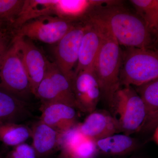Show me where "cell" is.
<instances>
[{
  "label": "cell",
  "mask_w": 158,
  "mask_h": 158,
  "mask_svg": "<svg viewBox=\"0 0 158 158\" xmlns=\"http://www.w3.org/2000/svg\"><path fill=\"white\" fill-rule=\"evenodd\" d=\"M86 17L106 28L120 46L155 49L158 34L136 12L125 7L121 1H111L96 6Z\"/></svg>",
  "instance_id": "6da1fadb"
},
{
  "label": "cell",
  "mask_w": 158,
  "mask_h": 158,
  "mask_svg": "<svg viewBox=\"0 0 158 158\" xmlns=\"http://www.w3.org/2000/svg\"><path fill=\"white\" fill-rule=\"evenodd\" d=\"M101 25L102 27V41L93 71L99 86L101 98L110 109L116 93L121 87L119 75L122 50L112 34Z\"/></svg>",
  "instance_id": "7a4b0ae2"
},
{
  "label": "cell",
  "mask_w": 158,
  "mask_h": 158,
  "mask_svg": "<svg viewBox=\"0 0 158 158\" xmlns=\"http://www.w3.org/2000/svg\"><path fill=\"white\" fill-rule=\"evenodd\" d=\"M157 78V51L131 47L122 51L119 75L121 87H137Z\"/></svg>",
  "instance_id": "3957f363"
},
{
  "label": "cell",
  "mask_w": 158,
  "mask_h": 158,
  "mask_svg": "<svg viewBox=\"0 0 158 158\" xmlns=\"http://www.w3.org/2000/svg\"><path fill=\"white\" fill-rule=\"evenodd\" d=\"M110 110L116 119L119 133L131 136L139 133L145 117V111L143 102L134 87H120Z\"/></svg>",
  "instance_id": "277c9868"
},
{
  "label": "cell",
  "mask_w": 158,
  "mask_h": 158,
  "mask_svg": "<svg viewBox=\"0 0 158 158\" xmlns=\"http://www.w3.org/2000/svg\"><path fill=\"white\" fill-rule=\"evenodd\" d=\"M0 89L25 102L32 94L21 55L14 39L0 62Z\"/></svg>",
  "instance_id": "5b68a950"
},
{
  "label": "cell",
  "mask_w": 158,
  "mask_h": 158,
  "mask_svg": "<svg viewBox=\"0 0 158 158\" xmlns=\"http://www.w3.org/2000/svg\"><path fill=\"white\" fill-rule=\"evenodd\" d=\"M76 23L55 15H49L30 21L15 30L14 37H25L48 44H56Z\"/></svg>",
  "instance_id": "8992f818"
},
{
  "label": "cell",
  "mask_w": 158,
  "mask_h": 158,
  "mask_svg": "<svg viewBox=\"0 0 158 158\" xmlns=\"http://www.w3.org/2000/svg\"><path fill=\"white\" fill-rule=\"evenodd\" d=\"M86 24L85 19L78 21L56 44L54 49V62L71 83L77 63L79 49Z\"/></svg>",
  "instance_id": "52a82bcc"
},
{
  "label": "cell",
  "mask_w": 158,
  "mask_h": 158,
  "mask_svg": "<svg viewBox=\"0 0 158 158\" xmlns=\"http://www.w3.org/2000/svg\"><path fill=\"white\" fill-rule=\"evenodd\" d=\"M14 40L21 55L32 94L35 96L37 87L45 76L48 60L30 39L14 37Z\"/></svg>",
  "instance_id": "ba28073f"
},
{
  "label": "cell",
  "mask_w": 158,
  "mask_h": 158,
  "mask_svg": "<svg viewBox=\"0 0 158 158\" xmlns=\"http://www.w3.org/2000/svg\"><path fill=\"white\" fill-rule=\"evenodd\" d=\"M72 84L77 110L88 113L96 110L101 93L94 71L80 72L74 77Z\"/></svg>",
  "instance_id": "9c48e42d"
},
{
  "label": "cell",
  "mask_w": 158,
  "mask_h": 158,
  "mask_svg": "<svg viewBox=\"0 0 158 158\" xmlns=\"http://www.w3.org/2000/svg\"><path fill=\"white\" fill-rule=\"evenodd\" d=\"M85 19L87 23L86 27L80 45L74 77L82 71H93L94 62L102 41L101 25L88 18Z\"/></svg>",
  "instance_id": "30bf717a"
},
{
  "label": "cell",
  "mask_w": 158,
  "mask_h": 158,
  "mask_svg": "<svg viewBox=\"0 0 158 158\" xmlns=\"http://www.w3.org/2000/svg\"><path fill=\"white\" fill-rule=\"evenodd\" d=\"M76 109L61 103H41L39 120L64 134L76 126L78 116Z\"/></svg>",
  "instance_id": "8fae6325"
},
{
  "label": "cell",
  "mask_w": 158,
  "mask_h": 158,
  "mask_svg": "<svg viewBox=\"0 0 158 158\" xmlns=\"http://www.w3.org/2000/svg\"><path fill=\"white\" fill-rule=\"evenodd\" d=\"M77 127L82 135L96 141L119 133L116 119L105 110H96L89 113Z\"/></svg>",
  "instance_id": "7c38bea8"
},
{
  "label": "cell",
  "mask_w": 158,
  "mask_h": 158,
  "mask_svg": "<svg viewBox=\"0 0 158 158\" xmlns=\"http://www.w3.org/2000/svg\"><path fill=\"white\" fill-rule=\"evenodd\" d=\"M60 149L71 158H95L99 152L96 141L82 135L77 126L62 134Z\"/></svg>",
  "instance_id": "4fadbf2b"
},
{
  "label": "cell",
  "mask_w": 158,
  "mask_h": 158,
  "mask_svg": "<svg viewBox=\"0 0 158 158\" xmlns=\"http://www.w3.org/2000/svg\"><path fill=\"white\" fill-rule=\"evenodd\" d=\"M134 88L143 102L145 111L139 132H153L158 127V78Z\"/></svg>",
  "instance_id": "5bb4252c"
},
{
  "label": "cell",
  "mask_w": 158,
  "mask_h": 158,
  "mask_svg": "<svg viewBox=\"0 0 158 158\" xmlns=\"http://www.w3.org/2000/svg\"><path fill=\"white\" fill-rule=\"evenodd\" d=\"M32 146L37 158H46L60 149L62 134L40 120L31 128Z\"/></svg>",
  "instance_id": "9a60e30c"
},
{
  "label": "cell",
  "mask_w": 158,
  "mask_h": 158,
  "mask_svg": "<svg viewBox=\"0 0 158 158\" xmlns=\"http://www.w3.org/2000/svg\"><path fill=\"white\" fill-rule=\"evenodd\" d=\"M28 104L0 89V122L19 123L31 116Z\"/></svg>",
  "instance_id": "2e32d148"
},
{
  "label": "cell",
  "mask_w": 158,
  "mask_h": 158,
  "mask_svg": "<svg viewBox=\"0 0 158 158\" xmlns=\"http://www.w3.org/2000/svg\"><path fill=\"white\" fill-rule=\"evenodd\" d=\"M109 1L58 0L55 5V15L70 20H81L93 8L107 4Z\"/></svg>",
  "instance_id": "e0dca14e"
},
{
  "label": "cell",
  "mask_w": 158,
  "mask_h": 158,
  "mask_svg": "<svg viewBox=\"0 0 158 158\" xmlns=\"http://www.w3.org/2000/svg\"><path fill=\"white\" fill-rule=\"evenodd\" d=\"M99 152L110 156H125L139 148L135 138L123 134H115L96 141Z\"/></svg>",
  "instance_id": "ac0fdd59"
},
{
  "label": "cell",
  "mask_w": 158,
  "mask_h": 158,
  "mask_svg": "<svg viewBox=\"0 0 158 158\" xmlns=\"http://www.w3.org/2000/svg\"><path fill=\"white\" fill-rule=\"evenodd\" d=\"M56 2L51 0H24L12 28L15 30L32 20L49 15H55Z\"/></svg>",
  "instance_id": "d6986e66"
},
{
  "label": "cell",
  "mask_w": 158,
  "mask_h": 158,
  "mask_svg": "<svg viewBox=\"0 0 158 158\" xmlns=\"http://www.w3.org/2000/svg\"><path fill=\"white\" fill-rule=\"evenodd\" d=\"M46 74L52 80L65 104L77 110L71 82L63 74L55 62L48 61Z\"/></svg>",
  "instance_id": "ffe728a7"
},
{
  "label": "cell",
  "mask_w": 158,
  "mask_h": 158,
  "mask_svg": "<svg viewBox=\"0 0 158 158\" xmlns=\"http://www.w3.org/2000/svg\"><path fill=\"white\" fill-rule=\"evenodd\" d=\"M31 137V128L26 125L0 122V141L7 146L13 147L25 143Z\"/></svg>",
  "instance_id": "44dd1931"
},
{
  "label": "cell",
  "mask_w": 158,
  "mask_h": 158,
  "mask_svg": "<svg viewBox=\"0 0 158 158\" xmlns=\"http://www.w3.org/2000/svg\"><path fill=\"white\" fill-rule=\"evenodd\" d=\"M136 13L144 20L150 28L158 34V1L132 0Z\"/></svg>",
  "instance_id": "7402d4cb"
},
{
  "label": "cell",
  "mask_w": 158,
  "mask_h": 158,
  "mask_svg": "<svg viewBox=\"0 0 158 158\" xmlns=\"http://www.w3.org/2000/svg\"><path fill=\"white\" fill-rule=\"evenodd\" d=\"M23 3V0H0V27L12 29Z\"/></svg>",
  "instance_id": "603a6c76"
},
{
  "label": "cell",
  "mask_w": 158,
  "mask_h": 158,
  "mask_svg": "<svg viewBox=\"0 0 158 158\" xmlns=\"http://www.w3.org/2000/svg\"><path fill=\"white\" fill-rule=\"evenodd\" d=\"M5 158H37L32 145L22 143L12 147Z\"/></svg>",
  "instance_id": "cb8c5ba5"
},
{
  "label": "cell",
  "mask_w": 158,
  "mask_h": 158,
  "mask_svg": "<svg viewBox=\"0 0 158 158\" xmlns=\"http://www.w3.org/2000/svg\"><path fill=\"white\" fill-rule=\"evenodd\" d=\"M13 31L11 28L0 27V62L13 41L14 37Z\"/></svg>",
  "instance_id": "d4e9b609"
},
{
  "label": "cell",
  "mask_w": 158,
  "mask_h": 158,
  "mask_svg": "<svg viewBox=\"0 0 158 158\" xmlns=\"http://www.w3.org/2000/svg\"><path fill=\"white\" fill-rule=\"evenodd\" d=\"M153 140L158 144V128L153 132Z\"/></svg>",
  "instance_id": "484cf974"
},
{
  "label": "cell",
  "mask_w": 158,
  "mask_h": 158,
  "mask_svg": "<svg viewBox=\"0 0 158 158\" xmlns=\"http://www.w3.org/2000/svg\"><path fill=\"white\" fill-rule=\"evenodd\" d=\"M58 158H71L70 156H69L66 153L64 152V151H61V153L59 155Z\"/></svg>",
  "instance_id": "4316f807"
},
{
  "label": "cell",
  "mask_w": 158,
  "mask_h": 158,
  "mask_svg": "<svg viewBox=\"0 0 158 158\" xmlns=\"http://www.w3.org/2000/svg\"><path fill=\"white\" fill-rule=\"evenodd\" d=\"M127 158H144L143 157L140 156H132Z\"/></svg>",
  "instance_id": "83f0119b"
},
{
  "label": "cell",
  "mask_w": 158,
  "mask_h": 158,
  "mask_svg": "<svg viewBox=\"0 0 158 158\" xmlns=\"http://www.w3.org/2000/svg\"><path fill=\"white\" fill-rule=\"evenodd\" d=\"M0 158H3L2 156V154H1V153H0Z\"/></svg>",
  "instance_id": "f1b7e54d"
}]
</instances>
